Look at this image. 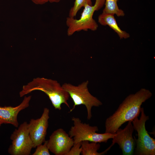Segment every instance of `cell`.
<instances>
[{
	"mask_svg": "<svg viewBox=\"0 0 155 155\" xmlns=\"http://www.w3.org/2000/svg\"><path fill=\"white\" fill-rule=\"evenodd\" d=\"M152 95L149 90L142 88L135 93L128 96L115 112L106 119L105 133L114 134L123 124L132 121L138 117L142 104Z\"/></svg>",
	"mask_w": 155,
	"mask_h": 155,
	"instance_id": "6da1fadb",
	"label": "cell"
},
{
	"mask_svg": "<svg viewBox=\"0 0 155 155\" xmlns=\"http://www.w3.org/2000/svg\"><path fill=\"white\" fill-rule=\"evenodd\" d=\"M35 90L41 91L46 94L55 109L60 110L63 104L70 108L67 102L69 95L57 81L44 78H34L23 86L20 96L22 97Z\"/></svg>",
	"mask_w": 155,
	"mask_h": 155,
	"instance_id": "7a4b0ae2",
	"label": "cell"
},
{
	"mask_svg": "<svg viewBox=\"0 0 155 155\" xmlns=\"http://www.w3.org/2000/svg\"><path fill=\"white\" fill-rule=\"evenodd\" d=\"M105 0H96L94 5L86 4L80 18L76 19L68 17L66 20L67 27V33L71 36L75 32L82 30L87 31L88 30L95 31L98 27V24L93 17L94 12L101 8L104 6Z\"/></svg>",
	"mask_w": 155,
	"mask_h": 155,
	"instance_id": "3957f363",
	"label": "cell"
},
{
	"mask_svg": "<svg viewBox=\"0 0 155 155\" xmlns=\"http://www.w3.org/2000/svg\"><path fill=\"white\" fill-rule=\"evenodd\" d=\"M89 82L87 80L78 86L69 83H65L62 86L69 94L72 99L74 105L69 112L72 111L77 106L84 105L86 108L87 118L90 120L92 117V108L93 106L98 107L102 103L96 97L92 95L88 88Z\"/></svg>",
	"mask_w": 155,
	"mask_h": 155,
	"instance_id": "277c9868",
	"label": "cell"
},
{
	"mask_svg": "<svg viewBox=\"0 0 155 155\" xmlns=\"http://www.w3.org/2000/svg\"><path fill=\"white\" fill-rule=\"evenodd\" d=\"M73 125L71 127L68 134L73 138L74 144L84 141L96 143H106L112 139L114 134L105 133H98L97 126H92L89 124L83 123L78 118L73 117L71 119Z\"/></svg>",
	"mask_w": 155,
	"mask_h": 155,
	"instance_id": "5b68a950",
	"label": "cell"
},
{
	"mask_svg": "<svg viewBox=\"0 0 155 155\" xmlns=\"http://www.w3.org/2000/svg\"><path fill=\"white\" fill-rule=\"evenodd\" d=\"M141 116L132 121L134 130L137 132V139L134 137L136 147L134 154L136 155H155V139L150 136L146 128V123L149 119L143 108H141Z\"/></svg>",
	"mask_w": 155,
	"mask_h": 155,
	"instance_id": "8992f818",
	"label": "cell"
},
{
	"mask_svg": "<svg viewBox=\"0 0 155 155\" xmlns=\"http://www.w3.org/2000/svg\"><path fill=\"white\" fill-rule=\"evenodd\" d=\"M11 144L8 150L11 155H29L33 148L30 137L28 123L26 121L21 124L11 135Z\"/></svg>",
	"mask_w": 155,
	"mask_h": 155,
	"instance_id": "52a82bcc",
	"label": "cell"
},
{
	"mask_svg": "<svg viewBox=\"0 0 155 155\" xmlns=\"http://www.w3.org/2000/svg\"><path fill=\"white\" fill-rule=\"evenodd\" d=\"M49 110L44 108L41 117L36 119H31L28 123L29 135L32 141L33 148L44 143L46 141L49 118Z\"/></svg>",
	"mask_w": 155,
	"mask_h": 155,
	"instance_id": "ba28073f",
	"label": "cell"
},
{
	"mask_svg": "<svg viewBox=\"0 0 155 155\" xmlns=\"http://www.w3.org/2000/svg\"><path fill=\"white\" fill-rule=\"evenodd\" d=\"M48 141L49 151L55 155H67L74 144L73 138L62 128L54 131Z\"/></svg>",
	"mask_w": 155,
	"mask_h": 155,
	"instance_id": "9c48e42d",
	"label": "cell"
},
{
	"mask_svg": "<svg viewBox=\"0 0 155 155\" xmlns=\"http://www.w3.org/2000/svg\"><path fill=\"white\" fill-rule=\"evenodd\" d=\"M134 129L131 121H129L123 129L119 128L113 137L112 144H117L122 150L123 155L134 154L135 142L133 133Z\"/></svg>",
	"mask_w": 155,
	"mask_h": 155,
	"instance_id": "30bf717a",
	"label": "cell"
},
{
	"mask_svg": "<svg viewBox=\"0 0 155 155\" xmlns=\"http://www.w3.org/2000/svg\"><path fill=\"white\" fill-rule=\"evenodd\" d=\"M32 96H25L21 103L15 106H0V122L2 124H11L18 127L19 123L18 116L20 111L28 107L31 99Z\"/></svg>",
	"mask_w": 155,
	"mask_h": 155,
	"instance_id": "8fae6325",
	"label": "cell"
},
{
	"mask_svg": "<svg viewBox=\"0 0 155 155\" xmlns=\"http://www.w3.org/2000/svg\"><path fill=\"white\" fill-rule=\"evenodd\" d=\"M98 20L101 25L108 26L113 30L120 39H127L130 37L128 33L121 30L118 26L114 15L102 12L99 16Z\"/></svg>",
	"mask_w": 155,
	"mask_h": 155,
	"instance_id": "7c38bea8",
	"label": "cell"
},
{
	"mask_svg": "<svg viewBox=\"0 0 155 155\" xmlns=\"http://www.w3.org/2000/svg\"><path fill=\"white\" fill-rule=\"evenodd\" d=\"M82 155H103L105 154L110 149L113 145L111 146L104 151L99 153L98 151L99 149L100 145L98 143L88 141H84L81 142Z\"/></svg>",
	"mask_w": 155,
	"mask_h": 155,
	"instance_id": "4fadbf2b",
	"label": "cell"
},
{
	"mask_svg": "<svg viewBox=\"0 0 155 155\" xmlns=\"http://www.w3.org/2000/svg\"><path fill=\"white\" fill-rule=\"evenodd\" d=\"M118 0H105V7L102 12L115 14L118 17L124 16L125 15L124 11L118 7Z\"/></svg>",
	"mask_w": 155,
	"mask_h": 155,
	"instance_id": "5bb4252c",
	"label": "cell"
},
{
	"mask_svg": "<svg viewBox=\"0 0 155 155\" xmlns=\"http://www.w3.org/2000/svg\"><path fill=\"white\" fill-rule=\"evenodd\" d=\"M86 4L92 5V0H75L73 6L69 10V16L74 18L79 11Z\"/></svg>",
	"mask_w": 155,
	"mask_h": 155,
	"instance_id": "9a60e30c",
	"label": "cell"
},
{
	"mask_svg": "<svg viewBox=\"0 0 155 155\" xmlns=\"http://www.w3.org/2000/svg\"><path fill=\"white\" fill-rule=\"evenodd\" d=\"M48 140H46L43 144H40L36 148L32 155H50L49 150L48 146Z\"/></svg>",
	"mask_w": 155,
	"mask_h": 155,
	"instance_id": "2e32d148",
	"label": "cell"
},
{
	"mask_svg": "<svg viewBox=\"0 0 155 155\" xmlns=\"http://www.w3.org/2000/svg\"><path fill=\"white\" fill-rule=\"evenodd\" d=\"M81 142L74 144L67 155H80L81 154Z\"/></svg>",
	"mask_w": 155,
	"mask_h": 155,
	"instance_id": "e0dca14e",
	"label": "cell"
},
{
	"mask_svg": "<svg viewBox=\"0 0 155 155\" xmlns=\"http://www.w3.org/2000/svg\"><path fill=\"white\" fill-rule=\"evenodd\" d=\"M61 0H31L34 3L37 5H42L48 2L51 3H58Z\"/></svg>",
	"mask_w": 155,
	"mask_h": 155,
	"instance_id": "ac0fdd59",
	"label": "cell"
},
{
	"mask_svg": "<svg viewBox=\"0 0 155 155\" xmlns=\"http://www.w3.org/2000/svg\"><path fill=\"white\" fill-rule=\"evenodd\" d=\"M2 124V123L0 122V126H1V125Z\"/></svg>",
	"mask_w": 155,
	"mask_h": 155,
	"instance_id": "d6986e66",
	"label": "cell"
}]
</instances>
